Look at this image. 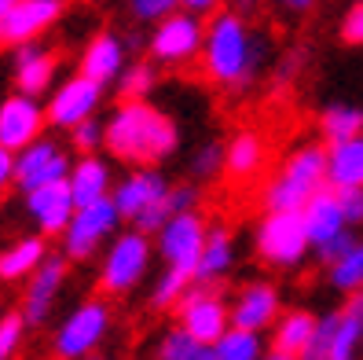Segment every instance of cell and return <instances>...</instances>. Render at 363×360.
Here are the masks:
<instances>
[{
  "mask_svg": "<svg viewBox=\"0 0 363 360\" xmlns=\"http://www.w3.org/2000/svg\"><path fill=\"white\" fill-rule=\"evenodd\" d=\"M55 52L45 48L40 40H30V45H23L15 52V84H18V96H30V99H40L52 81H55Z\"/></svg>",
  "mask_w": 363,
  "mask_h": 360,
  "instance_id": "20",
  "label": "cell"
},
{
  "mask_svg": "<svg viewBox=\"0 0 363 360\" xmlns=\"http://www.w3.org/2000/svg\"><path fill=\"white\" fill-rule=\"evenodd\" d=\"M118 224H121V217H118L111 199H99L92 206H77L67 231H62V258H74V261L92 258L106 239H114Z\"/></svg>",
  "mask_w": 363,
  "mask_h": 360,
  "instance_id": "8",
  "label": "cell"
},
{
  "mask_svg": "<svg viewBox=\"0 0 363 360\" xmlns=\"http://www.w3.org/2000/svg\"><path fill=\"white\" fill-rule=\"evenodd\" d=\"M224 169V147L220 143H206L195 151V158H191V173H195L199 180H209V177H217Z\"/></svg>",
  "mask_w": 363,
  "mask_h": 360,
  "instance_id": "37",
  "label": "cell"
},
{
  "mask_svg": "<svg viewBox=\"0 0 363 360\" xmlns=\"http://www.w3.org/2000/svg\"><path fill=\"white\" fill-rule=\"evenodd\" d=\"M191 280L187 272H180V268H165L162 276L155 280V287H151V302H155V309H177L180 302H184V294L191 290Z\"/></svg>",
  "mask_w": 363,
  "mask_h": 360,
  "instance_id": "32",
  "label": "cell"
},
{
  "mask_svg": "<svg viewBox=\"0 0 363 360\" xmlns=\"http://www.w3.org/2000/svg\"><path fill=\"white\" fill-rule=\"evenodd\" d=\"M177 327L187 331L199 346H217L231 327V309L213 287H191L177 305Z\"/></svg>",
  "mask_w": 363,
  "mask_h": 360,
  "instance_id": "7",
  "label": "cell"
},
{
  "mask_svg": "<svg viewBox=\"0 0 363 360\" xmlns=\"http://www.w3.org/2000/svg\"><path fill=\"white\" fill-rule=\"evenodd\" d=\"M103 129H106L103 147L111 151V158L129 162L136 169H155V162L169 158L180 147L177 121L147 99L118 103L111 118L103 121Z\"/></svg>",
  "mask_w": 363,
  "mask_h": 360,
  "instance_id": "1",
  "label": "cell"
},
{
  "mask_svg": "<svg viewBox=\"0 0 363 360\" xmlns=\"http://www.w3.org/2000/svg\"><path fill=\"white\" fill-rule=\"evenodd\" d=\"M70 165H74V158L67 155V147L40 136L26 151L15 155V187H23L30 195V192H40L48 184H62L70 177Z\"/></svg>",
  "mask_w": 363,
  "mask_h": 360,
  "instance_id": "9",
  "label": "cell"
},
{
  "mask_svg": "<svg viewBox=\"0 0 363 360\" xmlns=\"http://www.w3.org/2000/svg\"><path fill=\"white\" fill-rule=\"evenodd\" d=\"M8 11H11V0H0V33H4V23H8Z\"/></svg>",
  "mask_w": 363,
  "mask_h": 360,
  "instance_id": "45",
  "label": "cell"
},
{
  "mask_svg": "<svg viewBox=\"0 0 363 360\" xmlns=\"http://www.w3.org/2000/svg\"><path fill=\"white\" fill-rule=\"evenodd\" d=\"M228 309H231V327L261 334V331H268L275 320H279L283 298H279V287L275 283L253 280V283H246L239 294H235V302Z\"/></svg>",
  "mask_w": 363,
  "mask_h": 360,
  "instance_id": "15",
  "label": "cell"
},
{
  "mask_svg": "<svg viewBox=\"0 0 363 360\" xmlns=\"http://www.w3.org/2000/svg\"><path fill=\"white\" fill-rule=\"evenodd\" d=\"M77 74L89 77L92 84H99V89H106L111 81H121V74H125V40L118 33H111V30L96 33L81 52Z\"/></svg>",
  "mask_w": 363,
  "mask_h": 360,
  "instance_id": "18",
  "label": "cell"
},
{
  "mask_svg": "<svg viewBox=\"0 0 363 360\" xmlns=\"http://www.w3.org/2000/svg\"><path fill=\"white\" fill-rule=\"evenodd\" d=\"M345 309H349V312L356 316V324H359V331H363V290H359V294H352Z\"/></svg>",
  "mask_w": 363,
  "mask_h": 360,
  "instance_id": "43",
  "label": "cell"
},
{
  "mask_svg": "<svg viewBox=\"0 0 363 360\" xmlns=\"http://www.w3.org/2000/svg\"><path fill=\"white\" fill-rule=\"evenodd\" d=\"M261 360H294V356H283V353H264Z\"/></svg>",
  "mask_w": 363,
  "mask_h": 360,
  "instance_id": "46",
  "label": "cell"
},
{
  "mask_svg": "<svg viewBox=\"0 0 363 360\" xmlns=\"http://www.w3.org/2000/svg\"><path fill=\"white\" fill-rule=\"evenodd\" d=\"M84 360H106V356H99V353H92V356H84Z\"/></svg>",
  "mask_w": 363,
  "mask_h": 360,
  "instance_id": "47",
  "label": "cell"
},
{
  "mask_svg": "<svg viewBox=\"0 0 363 360\" xmlns=\"http://www.w3.org/2000/svg\"><path fill=\"white\" fill-rule=\"evenodd\" d=\"M356 239H359V236H356L352 228H349V231H341L337 239H330L327 246H319V250H315V258H319V261H323V265L330 268V265H334L337 258H345V253H349V246H352Z\"/></svg>",
  "mask_w": 363,
  "mask_h": 360,
  "instance_id": "38",
  "label": "cell"
},
{
  "mask_svg": "<svg viewBox=\"0 0 363 360\" xmlns=\"http://www.w3.org/2000/svg\"><path fill=\"white\" fill-rule=\"evenodd\" d=\"M106 331H111V305L103 298L81 302L67 320L59 324V331L52 338V353L59 360H84V356L96 353V346L106 338Z\"/></svg>",
  "mask_w": 363,
  "mask_h": 360,
  "instance_id": "6",
  "label": "cell"
},
{
  "mask_svg": "<svg viewBox=\"0 0 363 360\" xmlns=\"http://www.w3.org/2000/svg\"><path fill=\"white\" fill-rule=\"evenodd\" d=\"M106 140V129H103V121L99 118H89V121H81L77 129H70V143H74V151L84 158V155H96L99 147Z\"/></svg>",
  "mask_w": 363,
  "mask_h": 360,
  "instance_id": "35",
  "label": "cell"
},
{
  "mask_svg": "<svg viewBox=\"0 0 363 360\" xmlns=\"http://www.w3.org/2000/svg\"><path fill=\"white\" fill-rule=\"evenodd\" d=\"M224 169L239 180L257 177L264 169V140H261V133H250V129L235 133L224 147Z\"/></svg>",
  "mask_w": 363,
  "mask_h": 360,
  "instance_id": "28",
  "label": "cell"
},
{
  "mask_svg": "<svg viewBox=\"0 0 363 360\" xmlns=\"http://www.w3.org/2000/svg\"><path fill=\"white\" fill-rule=\"evenodd\" d=\"M169 187H173V184H169L158 169H133L129 177H121V184H114L111 202H114L121 221H133L136 224L143 214H151L155 206L165 202Z\"/></svg>",
  "mask_w": 363,
  "mask_h": 360,
  "instance_id": "12",
  "label": "cell"
},
{
  "mask_svg": "<svg viewBox=\"0 0 363 360\" xmlns=\"http://www.w3.org/2000/svg\"><path fill=\"white\" fill-rule=\"evenodd\" d=\"M62 283H67V258H62V253H48L45 265L30 276L26 294H23V320H26V327L30 324L37 327V324L48 320V312H52V305L59 298Z\"/></svg>",
  "mask_w": 363,
  "mask_h": 360,
  "instance_id": "16",
  "label": "cell"
},
{
  "mask_svg": "<svg viewBox=\"0 0 363 360\" xmlns=\"http://www.w3.org/2000/svg\"><path fill=\"white\" fill-rule=\"evenodd\" d=\"M147 268H151V239L140 236V231H121L111 239L99 265V287L111 298H121L143 283Z\"/></svg>",
  "mask_w": 363,
  "mask_h": 360,
  "instance_id": "4",
  "label": "cell"
},
{
  "mask_svg": "<svg viewBox=\"0 0 363 360\" xmlns=\"http://www.w3.org/2000/svg\"><path fill=\"white\" fill-rule=\"evenodd\" d=\"M341 40L345 45H363V0L352 4L345 11V18H341Z\"/></svg>",
  "mask_w": 363,
  "mask_h": 360,
  "instance_id": "40",
  "label": "cell"
},
{
  "mask_svg": "<svg viewBox=\"0 0 363 360\" xmlns=\"http://www.w3.org/2000/svg\"><path fill=\"white\" fill-rule=\"evenodd\" d=\"M26 338V320L23 312H4L0 316V360H15Z\"/></svg>",
  "mask_w": 363,
  "mask_h": 360,
  "instance_id": "34",
  "label": "cell"
},
{
  "mask_svg": "<svg viewBox=\"0 0 363 360\" xmlns=\"http://www.w3.org/2000/svg\"><path fill=\"white\" fill-rule=\"evenodd\" d=\"M8 184H15V155L0 147V192H4Z\"/></svg>",
  "mask_w": 363,
  "mask_h": 360,
  "instance_id": "42",
  "label": "cell"
},
{
  "mask_svg": "<svg viewBox=\"0 0 363 360\" xmlns=\"http://www.w3.org/2000/svg\"><path fill=\"white\" fill-rule=\"evenodd\" d=\"M59 15H62L59 0H11L0 45H18V48L30 45V40H37V33H45Z\"/></svg>",
  "mask_w": 363,
  "mask_h": 360,
  "instance_id": "17",
  "label": "cell"
},
{
  "mask_svg": "<svg viewBox=\"0 0 363 360\" xmlns=\"http://www.w3.org/2000/svg\"><path fill=\"white\" fill-rule=\"evenodd\" d=\"M327 187L330 192H363V136L327 147Z\"/></svg>",
  "mask_w": 363,
  "mask_h": 360,
  "instance_id": "23",
  "label": "cell"
},
{
  "mask_svg": "<svg viewBox=\"0 0 363 360\" xmlns=\"http://www.w3.org/2000/svg\"><path fill=\"white\" fill-rule=\"evenodd\" d=\"M99 103H103V89H99V84H92L89 77L74 74V77H67L52 92L45 114H48V121L55 125V129H77L81 121L96 118Z\"/></svg>",
  "mask_w": 363,
  "mask_h": 360,
  "instance_id": "13",
  "label": "cell"
},
{
  "mask_svg": "<svg viewBox=\"0 0 363 360\" xmlns=\"http://www.w3.org/2000/svg\"><path fill=\"white\" fill-rule=\"evenodd\" d=\"M301 221H305V236H308V246H312V250L327 246L330 239H337V236H341V231H349L345 217H341L337 192H330V187L315 192V195L305 202Z\"/></svg>",
  "mask_w": 363,
  "mask_h": 360,
  "instance_id": "21",
  "label": "cell"
},
{
  "mask_svg": "<svg viewBox=\"0 0 363 360\" xmlns=\"http://www.w3.org/2000/svg\"><path fill=\"white\" fill-rule=\"evenodd\" d=\"M327 276H330V287L341 290V294H349V298L363 290V239H356L345 258H337L327 268Z\"/></svg>",
  "mask_w": 363,
  "mask_h": 360,
  "instance_id": "30",
  "label": "cell"
},
{
  "mask_svg": "<svg viewBox=\"0 0 363 360\" xmlns=\"http://www.w3.org/2000/svg\"><path fill=\"white\" fill-rule=\"evenodd\" d=\"M213 353H217V360H261L264 342H261V334H253V331L228 327V334L213 346Z\"/></svg>",
  "mask_w": 363,
  "mask_h": 360,
  "instance_id": "31",
  "label": "cell"
},
{
  "mask_svg": "<svg viewBox=\"0 0 363 360\" xmlns=\"http://www.w3.org/2000/svg\"><path fill=\"white\" fill-rule=\"evenodd\" d=\"M67 187H70V195H74V206H92L99 199H111L114 180H111V165H106V158H99V155L74 158Z\"/></svg>",
  "mask_w": 363,
  "mask_h": 360,
  "instance_id": "22",
  "label": "cell"
},
{
  "mask_svg": "<svg viewBox=\"0 0 363 360\" xmlns=\"http://www.w3.org/2000/svg\"><path fill=\"white\" fill-rule=\"evenodd\" d=\"M187 360H217V353H213V346H195V353Z\"/></svg>",
  "mask_w": 363,
  "mask_h": 360,
  "instance_id": "44",
  "label": "cell"
},
{
  "mask_svg": "<svg viewBox=\"0 0 363 360\" xmlns=\"http://www.w3.org/2000/svg\"><path fill=\"white\" fill-rule=\"evenodd\" d=\"M327 187V143H301L283 158L264 187L268 214H301L305 202Z\"/></svg>",
  "mask_w": 363,
  "mask_h": 360,
  "instance_id": "3",
  "label": "cell"
},
{
  "mask_svg": "<svg viewBox=\"0 0 363 360\" xmlns=\"http://www.w3.org/2000/svg\"><path fill=\"white\" fill-rule=\"evenodd\" d=\"M337 202H341V217H345V224L352 231L363 228V192H337Z\"/></svg>",
  "mask_w": 363,
  "mask_h": 360,
  "instance_id": "39",
  "label": "cell"
},
{
  "mask_svg": "<svg viewBox=\"0 0 363 360\" xmlns=\"http://www.w3.org/2000/svg\"><path fill=\"white\" fill-rule=\"evenodd\" d=\"M319 133H323L327 147L356 140V136H363V111L352 107V103H330V107L319 114Z\"/></svg>",
  "mask_w": 363,
  "mask_h": 360,
  "instance_id": "29",
  "label": "cell"
},
{
  "mask_svg": "<svg viewBox=\"0 0 363 360\" xmlns=\"http://www.w3.org/2000/svg\"><path fill=\"white\" fill-rule=\"evenodd\" d=\"M206 236H209V224L199 209H191V214H180L173 217L162 231H158V253L165 268H180L187 276H195V265L202 258V246H206Z\"/></svg>",
  "mask_w": 363,
  "mask_h": 360,
  "instance_id": "10",
  "label": "cell"
},
{
  "mask_svg": "<svg viewBox=\"0 0 363 360\" xmlns=\"http://www.w3.org/2000/svg\"><path fill=\"white\" fill-rule=\"evenodd\" d=\"M48 253L52 250H48L45 236H23V239H15L11 246L0 250V280H4V283L30 280L33 272L45 265Z\"/></svg>",
  "mask_w": 363,
  "mask_h": 360,
  "instance_id": "27",
  "label": "cell"
},
{
  "mask_svg": "<svg viewBox=\"0 0 363 360\" xmlns=\"http://www.w3.org/2000/svg\"><path fill=\"white\" fill-rule=\"evenodd\" d=\"M155 81H158V70L151 67V62H133V67H125V74H121L125 103H140L143 96H151Z\"/></svg>",
  "mask_w": 363,
  "mask_h": 360,
  "instance_id": "33",
  "label": "cell"
},
{
  "mask_svg": "<svg viewBox=\"0 0 363 360\" xmlns=\"http://www.w3.org/2000/svg\"><path fill=\"white\" fill-rule=\"evenodd\" d=\"M195 338H191L187 331H180V327H169L165 334H162V342H158V360H187L191 353H195Z\"/></svg>",
  "mask_w": 363,
  "mask_h": 360,
  "instance_id": "36",
  "label": "cell"
},
{
  "mask_svg": "<svg viewBox=\"0 0 363 360\" xmlns=\"http://www.w3.org/2000/svg\"><path fill=\"white\" fill-rule=\"evenodd\" d=\"M253 246H257V258L272 268H297L312 250L301 214H264Z\"/></svg>",
  "mask_w": 363,
  "mask_h": 360,
  "instance_id": "5",
  "label": "cell"
},
{
  "mask_svg": "<svg viewBox=\"0 0 363 360\" xmlns=\"http://www.w3.org/2000/svg\"><path fill=\"white\" fill-rule=\"evenodd\" d=\"M319 327H323V334H327L323 360H359L363 331H359L356 316L349 309H334L327 316H319Z\"/></svg>",
  "mask_w": 363,
  "mask_h": 360,
  "instance_id": "24",
  "label": "cell"
},
{
  "mask_svg": "<svg viewBox=\"0 0 363 360\" xmlns=\"http://www.w3.org/2000/svg\"><path fill=\"white\" fill-rule=\"evenodd\" d=\"M177 11V0H136L133 4V15L136 18H155V23H162L165 15Z\"/></svg>",
  "mask_w": 363,
  "mask_h": 360,
  "instance_id": "41",
  "label": "cell"
},
{
  "mask_svg": "<svg viewBox=\"0 0 363 360\" xmlns=\"http://www.w3.org/2000/svg\"><path fill=\"white\" fill-rule=\"evenodd\" d=\"M74 209L77 206H74V195H70L67 180L48 184V187H40V192L26 195V214L37 224V236H62L70 217H74Z\"/></svg>",
  "mask_w": 363,
  "mask_h": 360,
  "instance_id": "19",
  "label": "cell"
},
{
  "mask_svg": "<svg viewBox=\"0 0 363 360\" xmlns=\"http://www.w3.org/2000/svg\"><path fill=\"white\" fill-rule=\"evenodd\" d=\"M319 316L308 309H286L279 312V320L272 324V353H283V356H301L305 346L312 342Z\"/></svg>",
  "mask_w": 363,
  "mask_h": 360,
  "instance_id": "26",
  "label": "cell"
},
{
  "mask_svg": "<svg viewBox=\"0 0 363 360\" xmlns=\"http://www.w3.org/2000/svg\"><path fill=\"white\" fill-rule=\"evenodd\" d=\"M202 67L220 84H246L261 67V37L239 11H217L206 26Z\"/></svg>",
  "mask_w": 363,
  "mask_h": 360,
  "instance_id": "2",
  "label": "cell"
},
{
  "mask_svg": "<svg viewBox=\"0 0 363 360\" xmlns=\"http://www.w3.org/2000/svg\"><path fill=\"white\" fill-rule=\"evenodd\" d=\"M235 265V243H231V231L224 224H209V236H206V246H202V258L195 265V287H209L224 280Z\"/></svg>",
  "mask_w": 363,
  "mask_h": 360,
  "instance_id": "25",
  "label": "cell"
},
{
  "mask_svg": "<svg viewBox=\"0 0 363 360\" xmlns=\"http://www.w3.org/2000/svg\"><path fill=\"white\" fill-rule=\"evenodd\" d=\"M202 40H206V26L202 18L187 15V11H173L165 15L162 23L151 30V55L158 62H173V67H180V62H191L195 55H202Z\"/></svg>",
  "mask_w": 363,
  "mask_h": 360,
  "instance_id": "11",
  "label": "cell"
},
{
  "mask_svg": "<svg viewBox=\"0 0 363 360\" xmlns=\"http://www.w3.org/2000/svg\"><path fill=\"white\" fill-rule=\"evenodd\" d=\"M45 107L40 99H30V96H8L0 103V147L11 155L26 151L33 140H40V129H45Z\"/></svg>",
  "mask_w": 363,
  "mask_h": 360,
  "instance_id": "14",
  "label": "cell"
}]
</instances>
